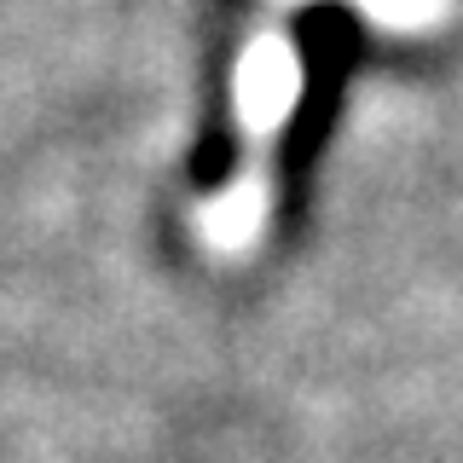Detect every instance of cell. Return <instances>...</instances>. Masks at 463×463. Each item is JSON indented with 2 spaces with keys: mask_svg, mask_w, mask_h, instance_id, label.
Here are the masks:
<instances>
[{
  "mask_svg": "<svg viewBox=\"0 0 463 463\" xmlns=\"http://www.w3.org/2000/svg\"><path fill=\"white\" fill-rule=\"evenodd\" d=\"M301 105V52L289 35H255L232 70V122L243 139V174L214 203L197 209L203 243L221 255H243L260 238L272 209V151Z\"/></svg>",
  "mask_w": 463,
  "mask_h": 463,
  "instance_id": "obj_1",
  "label": "cell"
}]
</instances>
